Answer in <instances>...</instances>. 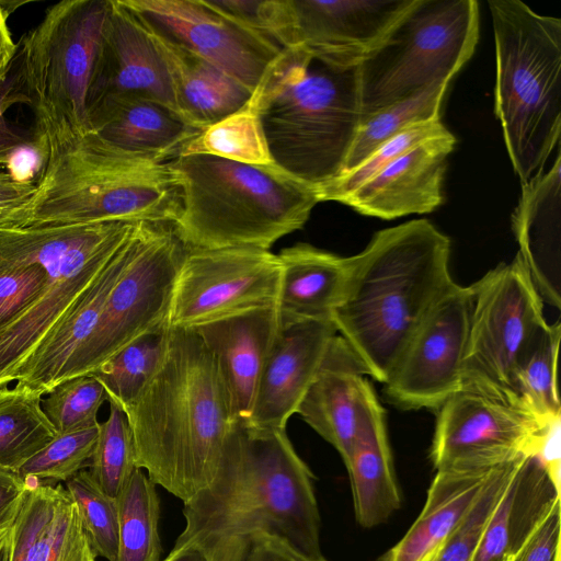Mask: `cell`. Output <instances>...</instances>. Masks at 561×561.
Segmentation results:
<instances>
[{"instance_id": "obj_8", "label": "cell", "mask_w": 561, "mask_h": 561, "mask_svg": "<svg viewBox=\"0 0 561 561\" xmlns=\"http://www.w3.org/2000/svg\"><path fill=\"white\" fill-rule=\"evenodd\" d=\"M110 0H64L21 42V76L36 146L90 133L89 98Z\"/></svg>"}, {"instance_id": "obj_3", "label": "cell", "mask_w": 561, "mask_h": 561, "mask_svg": "<svg viewBox=\"0 0 561 561\" xmlns=\"http://www.w3.org/2000/svg\"><path fill=\"white\" fill-rule=\"evenodd\" d=\"M450 240L425 219L382 229L350 256L331 320L367 375L385 383L433 306L453 285Z\"/></svg>"}, {"instance_id": "obj_24", "label": "cell", "mask_w": 561, "mask_h": 561, "mask_svg": "<svg viewBox=\"0 0 561 561\" xmlns=\"http://www.w3.org/2000/svg\"><path fill=\"white\" fill-rule=\"evenodd\" d=\"M512 228L543 302L561 308V157L552 167L522 185Z\"/></svg>"}, {"instance_id": "obj_33", "label": "cell", "mask_w": 561, "mask_h": 561, "mask_svg": "<svg viewBox=\"0 0 561 561\" xmlns=\"http://www.w3.org/2000/svg\"><path fill=\"white\" fill-rule=\"evenodd\" d=\"M560 322L546 323L520 355L513 377L517 400L541 420L561 415L557 387Z\"/></svg>"}, {"instance_id": "obj_56", "label": "cell", "mask_w": 561, "mask_h": 561, "mask_svg": "<svg viewBox=\"0 0 561 561\" xmlns=\"http://www.w3.org/2000/svg\"><path fill=\"white\" fill-rule=\"evenodd\" d=\"M442 548V546L439 548H437L436 550L432 551L431 553H428L424 559H422L421 561H437V556H438V552H439V549Z\"/></svg>"}, {"instance_id": "obj_27", "label": "cell", "mask_w": 561, "mask_h": 561, "mask_svg": "<svg viewBox=\"0 0 561 561\" xmlns=\"http://www.w3.org/2000/svg\"><path fill=\"white\" fill-rule=\"evenodd\" d=\"M560 491L536 456H524L471 561H508L560 500Z\"/></svg>"}, {"instance_id": "obj_48", "label": "cell", "mask_w": 561, "mask_h": 561, "mask_svg": "<svg viewBox=\"0 0 561 561\" xmlns=\"http://www.w3.org/2000/svg\"><path fill=\"white\" fill-rule=\"evenodd\" d=\"M561 500L557 501L526 542L508 561H561Z\"/></svg>"}, {"instance_id": "obj_10", "label": "cell", "mask_w": 561, "mask_h": 561, "mask_svg": "<svg viewBox=\"0 0 561 561\" xmlns=\"http://www.w3.org/2000/svg\"><path fill=\"white\" fill-rule=\"evenodd\" d=\"M131 236V257L111 290L93 333L69 359L57 385L91 373L139 336L168 328L173 290L187 248L170 224L138 221Z\"/></svg>"}, {"instance_id": "obj_2", "label": "cell", "mask_w": 561, "mask_h": 561, "mask_svg": "<svg viewBox=\"0 0 561 561\" xmlns=\"http://www.w3.org/2000/svg\"><path fill=\"white\" fill-rule=\"evenodd\" d=\"M313 480L286 428H262L236 420L214 480L183 503L185 528L175 545L264 531L311 561H328L320 546Z\"/></svg>"}, {"instance_id": "obj_7", "label": "cell", "mask_w": 561, "mask_h": 561, "mask_svg": "<svg viewBox=\"0 0 561 561\" xmlns=\"http://www.w3.org/2000/svg\"><path fill=\"white\" fill-rule=\"evenodd\" d=\"M494 110L522 185L543 172L561 133V20L518 0H490Z\"/></svg>"}, {"instance_id": "obj_50", "label": "cell", "mask_w": 561, "mask_h": 561, "mask_svg": "<svg viewBox=\"0 0 561 561\" xmlns=\"http://www.w3.org/2000/svg\"><path fill=\"white\" fill-rule=\"evenodd\" d=\"M561 415L550 420L539 437L535 456L541 461L557 489L561 490Z\"/></svg>"}, {"instance_id": "obj_11", "label": "cell", "mask_w": 561, "mask_h": 561, "mask_svg": "<svg viewBox=\"0 0 561 561\" xmlns=\"http://www.w3.org/2000/svg\"><path fill=\"white\" fill-rule=\"evenodd\" d=\"M470 288L472 311L461 387L522 404L513 388L514 370L527 345L547 323L543 301L518 253Z\"/></svg>"}, {"instance_id": "obj_32", "label": "cell", "mask_w": 561, "mask_h": 561, "mask_svg": "<svg viewBox=\"0 0 561 561\" xmlns=\"http://www.w3.org/2000/svg\"><path fill=\"white\" fill-rule=\"evenodd\" d=\"M116 501V561H161L162 547L158 531L160 499L156 485L137 468Z\"/></svg>"}, {"instance_id": "obj_5", "label": "cell", "mask_w": 561, "mask_h": 561, "mask_svg": "<svg viewBox=\"0 0 561 561\" xmlns=\"http://www.w3.org/2000/svg\"><path fill=\"white\" fill-rule=\"evenodd\" d=\"M182 193L174 232L187 249L270 248L301 229L318 190L275 164L195 153L170 161Z\"/></svg>"}, {"instance_id": "obj_51", "label": "cell", "mask_w": 561, "mask_h": 561, "mask_svg": "<svg viewBox=\"0 0 561 561\" xmlns=\"http://www.w3.org/2000/svg\"><path fill=\"white\" fill-rule=\"evenodd\" d=\"M11 89L7 78L0 82V167L5 168H9L13 156L23 144L22 137L10 127L4 117Z\"/></svg>"}, {"instance_id": "obj_44", "label": "cell", "mask_w": 561, "mask_h": 561, "mask_svg": "<svg viewBox=\"0 0 561 561\" xmlns=\"http://www.w3.org/2000/svg\"><path fill=\"white\" fill-rule=\"evenodd\" d=\"M77 505L60 484L51 519L38 546L37 561H96Z\"/></svg>"}, {"instance_id": "obj_4", "label": "cell", "mask_w": 561, "mask_h": 561, "mask_svg": "<svg viewBox=\"0 0 561 561\" xmlns=\"http://www.w3.org/2000/svg\"><path fill=\"white\" fill-rule=\"evenodd\" d=\"M358 67L282 48L249 100L274 164L317 190L343 174L362 122Z\"/></svg>"}, {"instance_id": "obj_25", "label": "cell", "mask_w": 561, "mask_h": 561, "mask_svg": "<svg viewBox=\"0 0 561 561\" xmlns=\"http://www.w3.org/2000/svg\"><path fill=\"white\" fill-rule=\"evenodd\" d=\"M90 123L91 131L116 152L156 162L178 158L202 131L171 107L148 99L105 105L91 114Z\"/></svg>"}, {"instance_id": "obj_36", "label": "cell", "mask_w": 561, "mask_h": 561, "mask_svg": "<svg viewBox=\"0 0 561 561\" xmlns=\"http://www.w3.org/2000/svg\"><path fill=\"white\" fill-rule=\"evenodd\" d=\"M195 153L249 164H274L259 116L249 101L240 110L203 129L185 145L180 156Z\"/></svg>"}, {"instance_id": "obj_37", "label": "cell", "mask_w": 561, "mask_h": 561, "mask_svg": "<svg viewBox=\"0 0 561 561\" xmlns=\"http://www.w3.org/2000/svg\"><path fill=\"white\" fill-rule=\"evenodd\" d=\"M90 472L99 486L117 499L137 469L133 433L124 411L110 402L108 417L99 425Z\"/></svg>"}, {"instance_id": "obj_53", "label": "cell", "mask_w": 561, "mask_h": 561, "mask_svg": "<svg viewBox=\"0 0 561 561\" xmlns=\"http://www.w3.org/2000/svg\"><path fill=\"white\" fill-rule=\"evenodd\" d=\"M27 1L0 0V73L8 75L12 59L16 53V45L8 24L9 16Z\"/></svg>"}, {"instance_id": "obj_38", "label": "cell", "mask_w": 561, "mask_h": 561, "mask_svg": "<svg viewBox=\"0 0 561 561\" xmlns=\"http://www.w3.org/2000/svg\"><path fill=\"white\" fill-rule=\"evenodd\" d=\"M123 225V221H112L99 236L48 266L32 264L1 272L0 333L22 317L44 295L54 277L70 259L111 236Z\"/></svg>"}, {"instance_id": "obj_47", "label": "cell", "mask_w": 561, "mask_h": 561, "mask_svg": "<svg viewBox=\"0 0 561 561\" xmlns=\"http://www.w3.org/2000/svg\"><path fill=\"white\" fill-rule=\"evenodd\" d=\"M218 541L221 561H311L283 539L264 531Z\"/></svg>"}, {"instance_id": "obj_57", "label": "cell", "mask_w": 561, "mask_h": 561, "mask_svg": "<svg viewBox=\"0 0 561 561\" xmlns=\"http://www.w3.org/2000/svg\"><path fill=\"white\" fill-rule=\"evenodd\" d=\"M7 78V75L0 73V82Z\"/></svg>"}, {"instance_id": "obj_41", "label": "cell", "mask_w": 561, "mask_h": 561, "mask_svg": "<svg viewBox=\"0 0 561 561\" xmlns=\"http://www.w3.org/2000/svg\"><path fill=\"white\" fill-rule=\"evenodd\" d=\"M99 425L57 434L16 473L24 480L37 483L66 482L90 466L98 442Z\"/></svg>"}, {"instance_id": "obj_35", "label": "cell", "mask_w": 561, "mask_h": 561, "mask_svg": "<svg viewBox=\"0 0 561 561\" xmlns=\"http://www.w3.org/2000/svg\"><path fill=\"white\" fill-rule=\"evenodd\" d=\"M449 81L435 83L409 99L393 103L362 119L350 149L344 173L360 164L381 144L417 123L440 119Z\"/></svg>"}, {"instance_id": "obj_14", "label": "cell", "mask_w": 561, "mask_h": 561, "mask_svg": "<svg viewBox=\"0 0 561 561\" xmlns=\"http://www.w3.org/2000/svg\"><path fill=\"white\" fill-rule=\"evenodd\" d=\"M471 311L470 286L454 282L414 332L383 383L390 403L437 411L461 388Z\"/></svg>"}, {"instance_id": "obj_45", "label": "cell", "mask_w": 561, "mask_h": 561, "mask_svg": "<svg viewBox=\"0 0 561 561\" xmlns=\"http://www.w3.org/2000/svg\"><path fill=\"white\" fill-rule=\"evenodd\" d=\"M59 486L32 482L10 539L0 553L1 561H37L39 540L51 519Z\"/></svg>"}, {"instance_id": "obj_20", "label": "cell", "mask_w": 561, "mask_h": 561, "mask_svg": "<svg viewBox=\"0 0 561 561\" xmlns=\"http://www.w3.org/2000/svg\"><path fill=\"white\" fill-rule=\"evenodd\" d=\"M455 144L449 130L423 141L389 162L340 203L382 219L433 211L444 199L446 161Z\"/></svg>"}, {"instance_id": "obj_52", "label": "cell", "mask_w": 561, "mask_h": 561, "mask_svg": "<svg viewBox=\"0 0 561 561\" xmlns=\"http://www.w3.org/2000/svg\"><path fill=\"white\" fill-rule=\"evenodd\" d=\"M162 561H221L219 542L214 539H192L174 545Z\"/></svg>"}, {"instance_id": "obj_42", "label": "cell", "mask_w": 561, "mask_h": 561, "mask_svg": "<svg viewBox=\"0 0 561 561\" xmlns=\"http://www.w3.org/2000/svg\"><path fill=\"white\" fill-rule=\"evenodd\" d=\"M107 400L103 386L90 375L66 379L54 387L42 409L57 434L98 426V412Z\"/></svg>"}, {"instance_id": "obj_6", "label": "cell", "mask_w": 561, "mask_h": 561, "mask_svg": "<svg viewBox=\"0 0 561 561\" xmlns=\"http://www.w3.org/2000/svg\"><path fill=\"white\" fill-rule=\"evenodd\" d=\"M39 152L44 159L35 190L24 204L25 226L173 225L180 215L182 193L170 161L118 153L94 131L48 144Z\"/></svg>"}, {"instance_id": "obj_23", "label": "cell", "mask_w": 561, "mask_h": 561, "mask_svg": "<svg viewBox=\"0 0 561 561\" xmlns=\"http://www.w3.org/2000/svg\"><path fill=\"white\" fill-rule=\"evenodd\" d=\"M280 329L275 307L192 329L215 359L234 420L249 419L264 363Z\"/></svg>"}, {"instance_id": "obj_1", "label": "cell", "mask_w": 561, "mask_h": 561, "mask_svg": "<svg viewBox=\"0 0 561 561\" xmlns=\"http://www.w3.org/2000/svg\"><path fill=\"white\" fill-rule=\"evenodd\" d=\"M124 413L136 466L186 503L214 480L234 423L211 354L192 329L168 327L162 360Z\"/></svg>"}, {"instance_id": "obj_18", "label": "cell", "mask_w": 561, "mask_h": 561, "mask_svg": "<svg viewBox=\"0 0 561 561\" xmlns=\"http://www.w3.org/2000/svg\"><path fill=\"white\" fill-rule=\"evenodd\" d=\"M366 375L350 346L335 335L297 410L342 459L382 410Z\"/></svg>"}, {"instance_id": "obj_58", "label": "cell", "mask_w": 561, "mask_h": 561, "mask_svg": "<svg viewBox=\"0 0 561 561\" xmlns=\"http://www.w3.org/2000/svg\"><path fill=\"white\" fill-rule=\"evenodd\" d=\"M0 561H1V559H0Z\"/></svg>"}, {"instance_id": "obj_31", "label": "cell", "mask_w": 561, "mask_h": 561, "mask_svg": "<svg viewBox=\"0 0 561 561\" xmlns=\"http://www.w3.org/2000/svg\"><path fill=\"white\" fill-rule=\"evenodd\" d=\"M41 398L18 386L0 389V469L16 472L56 437Z\"/></svg>"}, {"instance_id": "obj_55", "label": "cell", "mask_w": 561, "mask_h": 561, "mask_svg": "<svg viewBox=\"0 0 561 561\" xmlns=\"http://www.w3.org/2000/svg\"><path fill=\"white\" fill-rule=\"evenodd\" d=\"M24 204L0 206V228L24 227L26 218Z\"/></svg>"}, {"instance_id": "obj_34", "label": "cell", "mask_w": 561, "mask_h": 561, "mask_svg": "<svg viewBox=\"0 0 561 561\" xmlns=\"http://www.w3.org/2000/svg\"><path fill=\"white\" fill-rule=\"evenodd\" d=\"M167 331L139 336L87 374L103 386L108 402L125 411L139 397L162 360Z\"/></svg>"}, {"instance_id": "obj_26", "label": "cell", "mask_w": 561, "mask_h": 561, "mask_svg": "<svg viewBox=\"0 0 561 561\" xmlns=\"http://www.w3.org/2000/svg\"><path fill=\"white\" fill-rule=\"evenodd\" d=\"M282 275L276 312L282 329L317 320H331L350 275V256L297 243L277 254Z\"/></svg>"}, {"instance_id": "obj_43", "label": "cell", "mask_w": 561, "mask_h": 561, "mask_svg": "<svg viewBox=\"0 0 561 561\" xmlns=\"http://www.w3.org/2000/svg\"><path fill=\"white\" fill-rule=\"evenodd\" d=\"M440 119L409 126L381 144L360 164L318 190L320 202H341L400 154L428 139L446 134Z\"/></svg>"}, {"instance_id": "obj_46", "label": "cell", "mask_w": 561, "mask_h": 561, "mask_svg": "<svg viewBox=\"0 0 561 561\" xmlns=\"http://www.w3.org/2000/svg\"><path fill=\"white\" fill-rule=\"evenodd\" d=\"M234 23L273 39L280 48L291 44L288 0H202Z\"/></svg>"}, {"instance_id": "obj_40", "label": "cell", "mask_w": 561, "mask_h": 561, "mask_svg": "<svg viewBox=\"0 0 561 561\" xmlns=\"http://www.w3.org/2000/svg\"><path fill=\"white\" fill-rule=\"evenodd\" d=\"M65 489L80 513L84 529L98 557L116 561L118 550V510L116 499L107 495L90 470H81L65 482Z\"/></svg>"}, {"instance_id": "obj_13", "label": "cell", "mask_w": 561, "mask_h": 561, "mask_svg": "<svg viewBox=\"0 0 561 561\" xmlns=\"http://www.w3.org/2000/svg\"><path fill=\"white\" fill-rule=\"evenodd\" d=\"M437 412L430 454L436 471L492 469L535 455L552 420L472 387H461Z\"/></svg>"}, {"instance_id": "obj_15", "label": "cell", "mask_w": 561, "mask_h": 561, "mask_svg": "<svg viewBox=\"0 0 561 561\" xmlns=\"http://www.w3.org/2000/svg\"><path fill=\"white\" fill-rule=\"evenodd\" d=\"M150 31L255 90L282 48L202 0H123Z\"/></svg>"}, {"instance_id": "obj_17", "label": "cell", "mask_w": 561, "mask_h": 561, "mask_svg": "<svg viewBox=\"0 0 561 561\" xmlns=\"http://www.w3.org/2000/svg\"><path fill=\"white\" fill-rule=\"evenodd\" d=\"M291 45L353 67L383 41L415 0H288ZM289 48V47H288Z\"/></svg>"}, {"instance_id": "obj_29", "label": "cell", "mask_w": 561, "mask_h": 561, "mask_svg": "<svg viewBox=\"0 0 561 561\" xmlns=\"http://www.w3.org/2000/svg\"><path fill=\"white\" fill-rule=\"evenodd\" d=\"M492 469L436 471L422 512L405 535L378 561H421L443 546L470 508Z\"/></svg>"}, {"instance_id": "obj_12", "label": "cell", "mask_w": 561, "mask_h": 561, "mask_svg": "<svg viewBox=\"0 0 561 561\" xmlns=\"http://www.w3.org/2000/svg\"><path fill=\"white\" fill-rule=\"evenodd\" d=\"M282 265L257 248L187 249L173 290L168 327L205 323L276 306Z\"/></svg>"}, {"instance_id": "obj_21", "label": "cell", "mask_w": 561, "mask_h": 561, "mask_svg": "<svg viewBox=\"0 0 561 561\" xmlns=\"http://www.w3.org/2000/svg\"><path fill=\"white\" fill-rule=\"evenodd\" d=\"M131 233L133 229L104 267L19 367L14 375L18 387L43 396L57 385L69 359L93 333L111 290L131 257Z\"/></svg>"}, {"instance_id": "obj_22", "label": "cell", "mask_w": 561, "mask_h": 561, "mask_svg": "<svg viewBox=\"0 0 561 561\" xmlns=\"http://www.w3.org/2000/svg\"><path fill=\"white\" fill-rule=\"evenodd\" d=\"M134 224L70 259L54 277L44 295L0 333V389L14 380L19 367L104 267L128 237Z\"/></svg>"}, {"instance_id": "obj_28", "label": "cell", "mask_w": 561, "mask_h": 561, "mask_svg": "<svg viewBox=\"0 0 561 561\" xmlns=\"http://www.w3.org/2000/svg\"><path fill=\"white\" fill-rule=\"evenodd\" d=\"M145 28L164 62L178 113L188 124L203 130L248 103L252 91L238 80Z\"/></svg>"}, {"instance_id": "obj_30", "label": "cell", "mask_w": 561, "mask_h": 561, "mask_svg": "<svg viewBox=\"0 0 561 561\" xmlns=\"http://www.w3.org/2000/svg\"><path fill=\"white\" fill-rule=\"evenodd\" d=\"M348 472L357 523H385L401 505L385 411L380 410L343 458Z\"/></svg>"}, {"instance_id": "obj_19", "label": "cell", "mask_w": 561, "mask_h": 561, "mask_svg": "<svg viewBox=\"0 0 561 561\" xmlns=\"http://www.w3.org/2000/svg\"><path fill=\"white\" fill-rule=\"evenodd\" d=\"M335 335L332 320L280 329L264 363L247 421L262 428H286Z\"/></svg>"}, {"instance_id": "obj_9", "label": "cell", "mask_w": 561, "mask_h": 561, "mask_svg": "<svg viewBox=\"0 0 561 561\" xmlns=\"http://www.w3.org/2000/svg\"><path fill=\"white\" fill-rule=\"evenodd\" d=\"M476 0H415L359 65L362 119L451 81L479 39Z\"/></svg>"}, {"instance_id": "obj_49", "label": "cell", "mask_w": 561, "mask_h": 561, "mask_svg": "<svg viewBox=\"0 0 561 561\" xmlns=\"http://www.w3.org/2000/svg\"><path fill=\"white\" fill-rule=\"evenodd\" d=\"M32 482L0 469V553L7 546Z\"/></svg>"}, {"instance_id": "obj_54", "label": "cell", "mask_w": 561, "mask_h": 561, "mask_svg": "<svg viewBox=\"0 0 561 561\" xmlns=\"http://www.w3.org/2000/svg\"><path fill=\"white\" fill-rule=\"evenodd\" d=\"M27 194V184L5 167H0V206L19 204Z\"/></svg>"}, {"instance_id": "obj_16", "label": "cell", "mask_w": 561, "mask_h": 561, "mask_svg": "<svg viewBox=\"0 0 561 561\" xmlns=\"http://www.w3.org/2000/svg\"><path fill=\"white\" fill-rule=\"evenodd\" d=\"M130 99L153 100L178 113L164 62L147 30L123 0H110L89 116L105 105Z\"/></svg>"}, {"instance_id": "obj_39", "label": "cell", "mask_w": 561, "mask_h": 561, "mask_svg": "<svg viewBox=\"0 0 561 561\" xmlns=\"http://www.w3.org/2000/svg\"><path fill=\"white\" fill-rule=\"evenodd\" d=\"M523 457L491 470L470 508L439 549L437 561L472 560L491 516Z\"/></svg>"}]
</instances>
